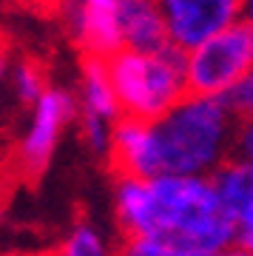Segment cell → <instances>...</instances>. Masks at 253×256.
I'll return each instance as SVG.
<instances>
[{
	"instance_id": "cell-1",
	"label": "cell",
	"mask_w": 253,
	"mask_h": 256,
	"mask_svg": "<svg viewBox=\"0 0 253 256\" xmlns=\"http://www.w3.org/2000/svg\"><path fill=\"white\" fill-rule=\"evenodd\" d=\"M236 120L219 97H182L151 122V180L210 176L230 156Z\"/></svg>"
},
{
	"instance_id": "cell-2",
	"label": "cell",
	"mask_w": 253,
	"mask_h": 256,
	"mask_svg": "<svg viewBox=\"0 0 253 256\" xmlns=\"http://www.w3.org/2000/svg\"><path fill=\"white\" fill-rule=\"evenodd\" d=\"M106 72L120 117L136 122L162 120L185 97V54L174 46L156 54L120 48L106 60Z\"/></svg>"
},
{
	"instance_id": "cell-3",
	"label": "cell",
	"mask_w": 253,
	"mask_h": 256,
	"mask_svg": "<svg viewBox=\"0 0 253 256\" xmlns=\"http://www.w3.org/2000/svg\"><path fill=\"white\" fill-rule=\"evenodd\" d=\"M253 68V28L234 23L185 54V97H222Z\"/></svg>"
},
{
	"instance_id": "cell-4",
	"label": "cell",
	"mask_w": 253,
	"mask_h": 256,
	"mask_svg": "<svg viewBox=\"0 0 253 256\" xmlns=\"http://www.w3.org/2000/svg\"><path fill=\"white\" fill-rule=\"evenodd\" d=\"M77 117V100L63 88H48V92L34 102V114L28 122L26 137L20 140L14 160H12V174L18 180H37L43 174L54 148L63 137V128Z\"/></svg>"
},
{
	"instance_id": "cell-5",
	"label": "cell",
	"mask_w": 253,
	"mask_h": 256,
	"mask_svg": "<svg viewBox=\"0 0 253 256\" xmlns=\"http://www.w3.org/2000/svg\"><path fill=\"white\" fill-rule=\"evenodd\" d=\"M168 43L188 54L190 48L236 23L239 0H156Z\"/></svg>"
},
{
	"instance_id": "cell-6",
	"label": "cell",
	"mask_w": 253,
	"mask_h": 256,
	"mask_svg": "<svg viewBox=\"0 0 253 256\" xmlns=\"http://www.w3.org/2000/svg\"><path fill=\"white\" fill-rule=\"evenodd\" d=\"M117 28L128 52L156 54L171 46L156 0H117Z\"/></svg>"
},
{
	"instance_id": "cell-7",
	"label": "cell",
	"mask_w": 253,
	"mask_h": 256,
	"mask_svg": "<svg viewBox=\"0 0 253 256\" xmlns=\"http://www.w3.org/2000/svg\"><path fill=\"white\" fill-rule=\"evenodd\" d=\"M77 111L102 120L108 126H114L120 120V108H117V100H114V92H111L108 72H106V60H100V57L82 54V80H80Z\"/></svg>"
},
{
	"instance_id": "cell-8",
	"label": "cell",
	"mask_w": 253,
	"mask_h": 256,
	"mask_svg": "<svg viewBox=\"0 0 253 256\" xmlns=\"http://www.w3.org/2000/svg\"><path fill=\"white\" fill-rule=\"evenodd\" d=\"M208 180L214 185V191H216L222 210L230 220H236V214L253 200V165L244 162V160L228 156Z\"/></svg>"
},
{
	"instance_id": "cell-9",
	"label": "cell",
	"mask_w": 253,
	"mask_h": 256,
	"mask_svg": "<svg viewBox=\"0 0 253 256\" xmlns=\"http://www.w3.org/2000/svg\"><path fill=\"white\" fill-rule=\"evenodd\" d=\"M52 256H114L111 248L106 245V239L100 236V230L88 222H77L68 236L63 239L60 250Z\"/></svg>"
},
{
	"instance_id": "cell-10",
	"label": "cell",
	"mask_w": 253,
	"mask_h": 256,
	"mask_svg": "<svg viewBox=\"0 0 253 256\" xmlns=\"http://www.w3.org/2000/svg\"><path fill=\"white\" fill-rule=\"evenodd\" d=\"M14 88L23 106H34L46 92H48V80H46V68L37 60H23L14 72Z\"/></svg>"
},
{
	"instance_id": "cell-11",
	"label": "cell",
	"mask_w": 253,
	"mask_h": 256,
	"mask_svg": "<svg viewBox=\"0 0 253 256\" xmlns=\"http://www.w3.org/2000/svg\"><path fill=\"white\" fill-rule=\"evenodd\" d=\"M114 256H205L188 248H180L174 242H162V239H128L120 245Z\"/></svg>"
},
{
	"instance_id": "cell-12",
	"label": "cell",
	"mask_w": 253,
	"mask_h": 256,
	"mask_svg": "<svg viewBox=\"0 0 253 256\" xmlns=\"http://www.w3.org/2000/svg\"><path fill=\"white\" fill-rule=\"evenodd\" d=\"M219 100L225 102V108L234 114L236 122H242V120H253V68L244 74L242 80L236 82L228 94H222Z\"/></svg>"
},
{
	"instance_id": "cell-13",
	"label": "cell",
	"mask_w": 253,
	"mask_h": 256,
	"mask_svg": "<svg viewBox=\"0 0 253 256\" xmlns=\"http://www.w3.org/2000/svg\"><path fill=\"white\" fill-rule=\"evenodd\" d=\"M234 245L242 248V250H250L253 254V200L244 205L234 220Z\"/></svg>"
},
{
	"instance_id": "cell-14",
	"label": "cell",
	"mask_w": 253,
	"mask_h": 256,
	"mask_svg": "<svg viewBox=\"0 0 253 256\" xmlns=\"http://www.w3.org/2000/svg\"><path fill=\"white\" fill-rule=\"evenodd\" d=\"M236 160H244V162L253 165V120H242L236 122V134H234V148Z\"/></svg>"
},
{
	"instance_id": "cell-15",
	"label": "cell",
	"mask_w": 253,
	"mask_h": 256,
	"mask_svg": "<svg viewBox=\"0 0 253 256\" xmlns=\"http://www.w3.org/2000/svg\"><path fill=\"white\" fill-rule=\"evenodd\" d=\"M236 23L253 28V0H239V12H236Z\"/></svg>"
},
{
	"instance_id": "cell-16",
	"label": "cell",
	"mask_w": 253,
	"mask_h": 256,
	"mask_svg": "<svg viewBox=\"0 0 253 256\" xmlns=\"http://www.w3.org/2000/svg\"><path fill=\"white\" fill-rule=\"evenodd\" d=\"M216 256H253L250 250H242V248H236V245H230V248H225V250H219Z\"/></svg>"
},
{
	"instance_id": "cell-17",
	"label": "cell",
	"mask_w": 253,
	"mask_h": 256,
	"mask_svg": "<svg viewBox=\"0 0 253 256\" xmlns=\"http://www.w3.org/2000/svg\"><path fill=\"white\" fill-rule=\"evenodd\" d=\"M66 3H68V6H91V3H114V0H66Z\"/></svg>"
},
{
	"instance_id": "cell-18",
	"label": "cell",
	"mask_w": 253,
	"mask_h": 256,
	"mask_svg": "<svg viewBox=\"0 0 253 256\" xmlns=\"http://www.w3.org/2000/svg\"><path fill=\"white\" fill-rule=\"evenodd\" d=\"M6 43H3V37H0V77H3V72H6Z\"/></svg>"
},
{
	"instance_id": "cell-19",
	"label": "cell",
	"mask_w": 253,
	"mask_h": 256,
	"mask_svg": "<svg viewBox=\"0 0 253 256\" xmlns=\"http://www.w3.org/2000/svg\"><path fill=\"white\" fill-rule=\"evenodd\" d=\"M40 256H46V254H40Z\"/></svg>"
}]
</instances>
